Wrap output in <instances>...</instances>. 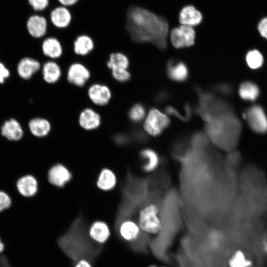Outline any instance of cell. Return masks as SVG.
Masks as SVG:
<instances>
[{"label": "cell", "mask_w": 267, "mask_h": 267, "mask_svg": "<svg viewBox=\"0 0 267 267\" xmlns=\"http://www.w3.org/2000/svg\"><path fill=\"white\" fill-rule=\"evenodd\" d=\"M246 61L250 68L255 69L262 66L263 62V57L258 50H252L247 53Z\"/></svg>", "instance_id": "obj_30"}, {"label": "cell", "mask_w": 267, "mask_h": 267, "mask_svg": "<svg viewBox=\"0 0 267 267\" xmlns=\"http://www.w3.org/2000/svg\"><path fill=\"white\" fill-rule=\"evenodd\" d=\"M1 133L3 136L10 140H19L23 134L20 124L13 118L4 122L1 128Z\"/></svg>", "instance_id": "obj_20"}, {"label": "cell", "mask_w": 267, "mask_h": 267, "mask_svg": "<svg viewBox=\"0 0 267 267\" xmlns=\"http://www.w3.org/2000/svg\"><path fill=\"white\" fill-rule=\"evenodd\" d=\"M251 265V262L239 251L235 253L229 261V267H249Z\"/></svg>", "instance_id": "obj_31"}, {"label": "cell", "mask_w": 267, "mask_h": 267, "mask_svg": "<svg viewBox=\"0 0 267 267\" xmlns=\"http://www.w3.org/2000/svg\"><path fill=\"white\" fill-rule=\"evenodd\" d=\"M239 94L244 100H254L259 95V90L256 85L250 82L242 83L239 88Z\"/></svg>", "instance_id": "obj_28"}, {"label": "cell", "mask_w": 267, "mask_h": 267, "mask_svg": "<svg viewBox=\"0 0 267 267\" xmlns=\"http://www.w3.org/2000/svg\"><path fill=\"white\" fill-rule=\"evenodd\" d=\"M211 90L213 92L222 95H229L232 92L231 85L226 82H220L213 84L211 86Z\"/></svg>", "instance_id": "obj_32"}, {"label": "cell", "mask_w": 267, "mask_h": 267, "mask_svg": "<svg viewBox=\"0 0 267 267\" xmlns=\"http://www.w3.org/2000/svg\"><path fill=\"white\" fill-rule=\"evenodd\" d=\"M195 38L196 33L193 27L185 25L173 28L170 33L171 43L178 49L193 45Z\"/></svg>", "instance_id": "obj_6"}, {"label": "cell", "mask_w": 267, "mask_h": 267, "mask_svg": "<svg viewBox=\"0 0 267 267\" xmlns=\"http://www.w3.org/2000/svg\"><path fill=\"white\" fill-rule=\"evenodd\" d=\"M149 267H157L155 265H151V266H149Z\"/></svg>", "instance_id": "obj_42"}, {"label": "cell", "mask_w": 267, "mask_h": 267, "mask_svg": "<svg viewBox=\"0 0 267 267\" xmlns=\"http://www.w3.org/2000/svg\"><path fill=\"white\" fill-rule=\"evenodd\" d=\"M158 209L154 204H148L139 211L138 225L144 232L157 234L161 229L162 225L158 218Z\"/></svg>", "instance_id": "obj_5"}, {"label": "cell", "mask_w": 267, "mask_h": 267, "mask_svg": "<svg viewBox=\"0 0 267 267\" xmlns=\"http://www.w3.org/2000/svg\"><path fill=\"white\" fill-rule=\"evenodd\" d=\"M90 78L89 70L81 63H73L68 68L67 80L70 84L76 87H83Z\"/></svg>", "instance_id": "obj_9"}, {"label": "cell", "mask_w": 267, "mask_h": 267, "mask_svg": "<svg viewBox=\"0 0 267 267\" xmlns=\"http://www.w3.org/2000/svg\"><path fill=\"white\" fill-rule=\"evenodd\" d=\"M79 222H75L58 243L62 251L73 261L85 260L92 262L101 251V247L90 240L85 227Z\"/></svg>", "instance_id": "obj_2"}, {"label": "cell", "mask_w": 267, "mask_h": 267, "mask_svg": "<svg viewBox=\"0 0 267 267\" xmlns=\"http://www.w3.org/2000/svg\"><path fill=\"white\" fill-rule=\"evenodd\" d=\"M42 74L43 79L46 83L55 84L61 77V69L56 62L48 61L46 62L43 66Z\"/></svg>", "instance_id": "obj_21"}, {"label": "cell", "mask_w": 267, "mask_h": 267, "mask_svg": "<svg viewBox=\"0 0 267 267\" xmlns=\"http://www.w3.org/2000/svg\"><path fill=\"white\" fill-rule=\"evenodd\" d=\"M79 0H57L60 5L69 7L75 5Z\"/></svg>", "instance_id": "obj_39"}, {"label": "cell", "mask_w": 267, "mask_h": 267, "mask_svg": "<svg viewBox=\"0 0 267 267\" xmlns=\"http://www.w3.org/2000/svg\"><path fill=\"white\" fill-rule=\"evenodd\" d=\"M63 49L60 41L54 36L47 37L42 44V50L44 54L51 59L60 57L63 54Z\"/></svg>", "instance_id": "obj_18"}, {"label": "cell", "mask_w": 267, "mask_h": 267, "mask_svg": "<svg viewBox=\"0 0 267 267\" xmlns=\"http://www.w3.org/2000/svg\"><path fill=\"white\" fill-rule=\"evenodd\" d=\"M106 65L111 71L128 69L130 60L128 56L121 52H112L109 55Z\"/></svg>", "instance_id": "obj_25"}, {"label": "cell", "mask_w": 267, "mask_h": 267, "mask_svg": "<svg viewBox=\"0 0 267 267\" xmlns=\"http://www.w3.org/2000/svg\"><path fill=\"white\" fill-rule=\"evenodd\" d=\"M78 122L82 129L86 131H92L100 126L101 122V116L92 108L87 107L80 113Z\"/></svg>", "instance_id": "obj_14"}, {"label": "cell", "mask_w": 267, "mask_h": 267, "mask_svg": "<svg viewBox=\"0 0 267 267\" xmlns=\"http://www.w3.org/2000/svg\"><path fill=\"white\" fill-rule=\"evenodd\" d=\"M138 224L130 220H124L120 224L118 233L126 240L131 243L135 241L140 234Z\"/></svg>", "instance_id": "obj_19"}, {"label": "cell", "mask_w": 267, "mask_h": 267, "mask_svg": "<svg viewBox=\"0 0 267 267\" xmlns=\"http://www.w3.org/2000/svg\"><path fill=\"white\" fill-rule=\"evenodd\" d=\"M10 75L9 70L4 64L0 62V84H3Z\"/></svg>", "instance_id": "obj_38"}, {"label": "cell", "mask_w": 267, "mask_h": 267, "mask_svg": "<svg viewBox=\"0 0 267 267\" xmlns=\"http://www.w3.org/2000/svg\"><path fill=\"white\" fill-rule=\"evenodd\" d=\"M193 89L198 98L197 104L193 107L194 110L206 121L233 111V107L229 102L217 97L212 91L206 90L197 85L193 86Z\"/></svg>", "instance_id": "obj_3"}, {"label": "cell", "mask_w": 267, "mask_h": 267, "mask_svg": "<svg viewBox=\"0 0 267 267\" xmlns=\"http://www.w3.org/2000/svg\"><path fill=\"white\" fill-rule=\"evenodd\" d=\"M244 116L250 127L256 133L263 134L267 132V118L261 106L254 105L251 107Z\"/></svg>", "instance_id": "obj_7"}, {"label": "cell", "mask_w": 267, "mask_h": 267, "mask_svg": "<svg viewBox=\"0 0 267 267\" xmlns=\"http://www.w3.org/2000/svg\"><path fill=\"white\" fill-rule=\"evenodd\" d=\"M88 96L90 101L99 106L107 105L112 98L110 89L106 85L94 83L88 89Z\"/></svg>", "instance_id": "obj_10"}, {"label": "cell", "mask_w": 267, "mask_h": 267, "mask_svg": "<svg viewBox=\"0 0 267 267\" xmlns=\"http://www.w3.org/2000/svg\"><path fill=\"white\" fill-rule=\"evenodd\" d=\"M48 26L46 18L38 13L31 15L26 23L28 33L34 38H41L46 35L47 33Z\"/></svg>", "instance_id": "obj_11"}, {"label": "cell", "mask_w": 267, "mask_h": 267, "mask_svg": "<svg viewBox=\"0 0 267 267\" xmlns=\"http://www.w3.org/2000/svg\"><path fill=\"white\" fill-rule=\"evenodd\" d=\"M94 41L89 35L82 34L77 36L73 42L74 53L81 56L90 53L94 48Z\"/></svg>", "instance_id": "obj_17"}, {"label": "cell", "mask_w": 267, "mask_h": 267, "mask_svg": "<svg viewBox=\"0 0 267 267\" xmlns=\"http://www.w3.org/2000/svg\"><path fill=\"white\" fill-rule=\"evenodd\" d=\"M126 28L130 39L136 43L151 44L161 50L167 48L169 23L147 8L131 6L127 14Z\"/></svg>", "instance_id": "obj_1"}, {"label": "cell", "mask_w": 267, "mask_h": 267, "mask_svg": "<svg viewBox=\"0 0 267 267\" xmlns=\"http://www.w3.org/2000/svg\"><path fill=\"white\" fill-rule=\"evenodd\" d=\"M140 158L143 161V170L146 172H152L158 167L160 159L158 153L151 148L142 149L139 153Z\"/></svg>", "instance_id": "obj_23"}, {"label": "cell", "mask_w": 267, "mask_h": 267, "mask_svg": "<svg viewBox=\"0 0 267 267\" xmlns=\"http://www.w3.org/2000/svg\"><path fill=\"white\" fill-rule=\"evenodd\" d=\"M111 76L113 79L121 83L129 81L131 78V73L128 69L111 71Z\"/></svg>", "instance_id": "obj_34"}, {"label": "cell", "mask_w": 267, "mask_h": 267, "mask_svg": "<svg viewBox=\"0 0 267 267\" xmlns=\"http://www.w3.org/2000/svg\"><path fill=\"white\" fill-rule=\"evenodd\" d=\"M40 69V63L36 59L29 57L22 58L17 66L18 75L24 80L31 78Z\"/></svg>", "instance_id": "obj_16"}, {"label": "cell", "mask_w": 267, "mask_h": 267, "mask_svg": "<svg viewBox=\"0 0 267 267\" xmlns=\"http://www.w3.org/2000/svg\"><path fill=\"white\" fill-rule=\"evenodd\" d=\"M29 127L33 135L38 137H44L50 132L51 124L44 118H35L30 121Z\"/></svg>", "instance_id": "obj_27"}, {"label": "cell", "mask_w": 267, "mask_h": 267, "mask_svg": "<svg viewBox=\"0 0 267 267\" xmlns=\"http://www.w3.org/2000/svg\"><path fill=\"white\" fill-rule=\"evenodd\" d=\"M116 183L117 178L115 173L108 168L102 169L96 181L97 187L101 190L108 191L113 189Z\"/></svg>", "instance_id": "obj_22"}, {"label": "cell", "mask_w": 267, "mask_h": 267, "mask_svg": "<svg viewBox=\"0 0 267 267\" xmlns=\"http://www.w3.org/2000/svg\"><path fill=\"white\" fill-rule=\"evenodd\" d=\"M147 114L145 106L141 103L133 105L128 111V117L134 123H139L144 119Z\"/></svg>", "instance_id": "obj_29"}, {"label": "cell", "mask_w": 267, "mask_h": 267, "mask_svg": "<svg viewBox=\"0 0 267 267\" xmlns=\"http://www.w3.org/2000/svg\"><path fill=\"white\" fill-rule=\"evenodd\" d=\"M17 187L22 195L26 197L32 196L37 191L38 182L34 177L26 176L18 180Z\"/></svg>", "instance_id": "obj_24"}, {"label": "cell", "mask_w": 267, "mask_h": 267, "mask_svg": "<svg viewBox=\"0 0 267 267\" xmlns=\"http://www.w3.org/2000/svg\"><path fill=\"white\" fill-rule=\"evenodd\" d=\"M166 72L170 80L177 83H184L189 77V70L186 63L173 58L167 61Z\"/></svg>", "instance_id": "obj_8"}, {"label": "cell", "mask_w": 267, "mask_h": 267, "mask_svg": "<svg viewBox=\"0 0 267 267\" xmlns=\"http://www.w3.org/2000/svg\"><path fill=\"white\" fill-rule=\"evenodd\" d=\"M172 98V93L168 89H161L154 95V101L157 104H162Z\"/></svg>", "instance_id": "obj_33"}, {"label": "cell", "mask_w": 267, "mask_h": 267, "mask_svg": "<svg viewBox=\"0 0 267 267\" xmlns=\"http://www.w3.org/2000/svg\"><path fill=\"white\" fill-rule=\"evenodd\" d=\"M75 267H91V266L87 261L82 260L76 264Z\"/></svg>", "instance_id": "obj_40"}, {"label": "cell", "mask_w": 267, "mask_h": 267, "mask_svg": "<svg viewBox=\"0 0 267 267\" xmlns=\"http://www.w3.org/2000/svg\"><path fill=\"white\" fill-rule=\"evenodd\" d=\"M203 19L202 13L193 5L183 7L180 10L178 20L182 25L193 27L200 24Z\"/></svg>", "instance_id": "obj_15"}, {"label": "cell", "mask_w": 267, "mask_h": 267, "mask_svg": "<svg viewBox=\"0 0 267 267\" xmlns=\"http://www.w3.org/2000/svg\"><path fill=\"white\" fill-rule=\"evenodd\" d=\"M72 174L69 169L61 164L53 166L48 173V179L52 185L62 187L72 178Z\"/></svg>", "instance_id": "obj_13"}, {"label": "cell", "mask_w": 267, "mask_h": 267, "mask_svg": "<svg viewBox=\"0 0 267 267\" xmlns=\"http://www.w3.org/2000/svg\"><path fill=\"white\" fill-rule=\"evenodd\" d=\"M257 30L261 37L267 39V16L262 17L259 20Z\"/></svg>", "instance_id": "obj_36"}, {"label": "cell", "mask_w": 267, "mask_h": 267, "mask_svg": "<svg viewBox=\"0 0 267 267\" xmlns=\"http://www.w3.org/2000/svg\"><path fill=\"white\" fill-rule=\"evenodd\" d=\"M29 5L36 12L45 10L49 4V0H28Z\"/></svg>", "instance_id": "obj_35"}, {"label": "cell", "mask_w": 267, "mask_h": 267, "mask_svg": "<svg viewBox=\"0 0 267 267\" xmlns=\"http://www.w3.org/2000/svg\"><path fill=\"white\" fill-rule=\"evenodd\" d=\"M4 250V245L0 239V253Z\"/></svg>", "instance_id": "obj_41"}, {"label": "cell", "mask_w": 267, "mask_h": 267, "mask_svg": "<svg viewBox=\"0 0 267 267\" xmlns=\"http://www.w3.org/2000/svg\"><path fill=\"white\" fill-rule=\"evenodd\" d=\"M72 19V14L69 8L61 5L53 8L49 15L51 24L58 29L62 30L68 27Z\"/></svg>", "instance_id": "obj_12"}, {"label": "cell", "mask_w": 267, "mask_h": 267, "mask_svg": "<svg viewBox=\"0 0 267 267\" xmlns=\"http://www.w3.org/2000/svg\"><path fill=\"white\" fill-rule=\"evenodd\" d=\"M11 204V199L4 192L0 191V211L9 208Z\"/></svg>", "instance_id": "obj_37"}, {"label": "cell", "mask_w": 267, "mask_h": 267, "mask_svg": "<svg viewBox=\"0 0 267 267\" xmlns=\"http://www.w3.org/2000/svg\"><path fill=\"white\" fill-rule=\"evenodd\" d=\"M89 233L93 239L100 243H104L110 234L108 225L102 221L94 222L89 228Z\"/></svg>", "instance_id": "obj_26"}, {"label": "cell", "mask_w": 267, "mask_h": 267, "mask_svg": "<svg viewBox=\"0 0 267 267\" xmlns=\"http://www.w3.org/2000/svg\"><path fill=\"white\" fill-rule=\"evenodd\" d=\"M170 124V120L166 114L152 107L144 119L143 128L148 134L156 137L160 135Z\"/></svg>", "instance_id": "obj_4"}]
</instances>
